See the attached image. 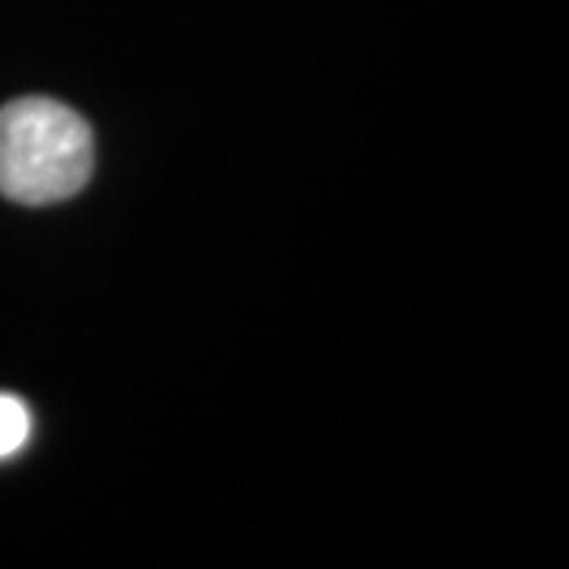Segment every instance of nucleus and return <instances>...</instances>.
<instances>
[{
    "instance_id": "nucleus-1",
    "label": "nucleus",
    "mask_w": 569,
    "mask_h": 569,
    "mask_svg": "<svg viewBox=\"0 0 569 569\" xmlns=\"http://www.w3.org/2000/svg\"><path fill=\"white\" fill-rule=\"evenodd\" d=\"M96 164L92 130L54 99L0 108V193L13 203H61L86 187Z\"/></svg>"
},
{
    "instance_id": "nucleus-2",
    "label": "nucleus",
    "mask_w": 569,
    "mask_h": 569,
    "mask_svg": "<svg viewBox=\"0 0 569 569\" xmlns=\"http://www.w3.org/2000/svg\"><path fill=\"white\" fill-rule=\"evenodd\" d=\"M32 430V415L17 396L0 392V459L13 456L26 447Z\"/></svg>"
}]
</instances>
